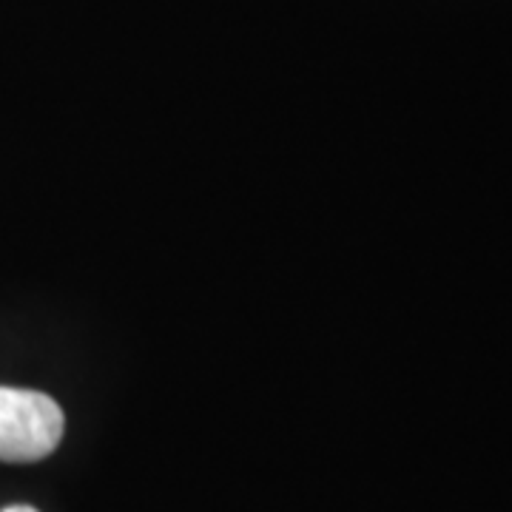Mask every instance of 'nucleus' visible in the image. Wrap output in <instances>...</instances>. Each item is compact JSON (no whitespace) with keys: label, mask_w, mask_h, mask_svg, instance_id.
<instances>
[{"label":"nucleus","mask_w":512,"mask_h":512,"mask_svg":"<svg viewBox=\"0 0 512 512\" xmlns=\"http://www.w3.org/2000/svg\"><path fill=\"white\" fill-rule=\"evenodd\" d=\"M63 410L55 399L37 390L0 387V461H40L63 439Z\"/></svg>","instance_id":"f257e3e1"},{"label":"nucleus","mask_w":512,"mask_h":512,"mask_svg":"<svg viewBox=\"0 0 512 512\" xmlns=\"http://www.w3.org/2000/svg\"><path fill=\"white\" fill-rule=\"evenodd\" d=\"M0 512H37L35 507H26V504H15V507H6V510Z\"/></svg>","instance_id":"f03ea898"}]
</instances>
